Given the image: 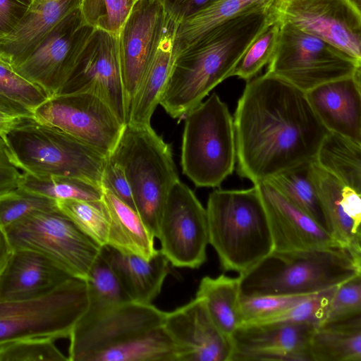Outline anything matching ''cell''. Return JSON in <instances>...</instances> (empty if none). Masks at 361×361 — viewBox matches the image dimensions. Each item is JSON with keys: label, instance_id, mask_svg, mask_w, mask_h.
Returning <instances> with one entry per match:
<instances>
[{"label": "cell", "instance_id": "cell-49", "mask_svg": "<svg viewBox=\"0 0 361 361\" xmlns=\"http://www.w3.org/2000/svg\"><path fill=\"white\" fill-rule=\"evenodd\" d=\"M12 251L13 247L4 230L0 228V274L6 264Z\"/></svg>", "mask_w": 361, "mask_h": 361}, {"label": "cell", "instance_id": "cell-11", "mask_svg": "<svg viewBox=\"0 0 361 361\" xmlns=\"http://www.w3.org/2000/svg\"><path fill=\"white\" fill-rule=\"evenodd\" d=\"M4 230L13 249L39 252L85 281L102 249L58 208L34 212Z\"/></svg>", "mask_w": 361, "mask_h": 361}, {"label": "cell", "instance_id": "cell-44", "mask_svg": "<svg viewBox=\"0 0 361 361\" xmlns=\"http://www.w3.org/2000/svg\"><path fill=\"white\" fill-rule=\"evenodd\" d=\"M101 186L109 190L121 201L135 210L131 189L124 170L109 156L106 157Z\"/></svg>", "mask_w": 361, "mask_h": 361}, {"label": "cell", "instance_id": "cell-20", "mask_svg": "<svg viewBox=\"0 0 361 361\" xmlns=\"http://www.w3.org/2000/svg\"><path fill=\"white\" fill-rule=\"evenodd\" d=\"M255 185L266 212L274 251L341 247L326 230L269 183Z\"/></svg>", "mask_w": 361, "mask_h": 361}, {"label": "cell", "instance_id": "cell-25", "mask_svg": "<svg viewBox=\"0 0 361 361\" xmlns=\"http://www.w3.org/2000/svg\"><path fill=\"white\" fill-rule=\"evenodd\" d=\"M178 23L168 16L157 52L133 99L127 123L149 126L179 53Z\"/></svg>", "mask_w": 361, "mask_h": 361}, {"label": "cell", "instance_id": "cell-50", "mask_svg": "<svg viewBox=\"0 0 361 361\" xmlns=\"http://www.w3.org/2000/svg\"><path fill=\"white\" fill-rule=\"evenodd\" d=\"M357 8L360 9V0H350Z\"/></svg>", "mask_w": 361, "mask_h": 361}, {"label": "cell", "instance_id": "cell-35", "mask_svg": "<svg viewBox=\"0 0 361 361\" xmlns=\"http://www.w3.org/2000/svg\"><path fill=\"white\" fill-rule=\"evenodd\" d=\"M281 26V20L270 8L266 22L235 65L231 77L250 80L269 63L276 50Z\"/></svg>", "mask_w": 361, "mask_h": 361}, {"label": "cell", "instance_id": "cell-46", "mask_svg": "<svg viewBox=\"0 0 361 361\" xmlns=\"http://www.w3.org/2000/svg\"><path fill=\"white\" fill-rule=\"evenodd\" d=\"M31 3L32 0H0V39L18 24Z\"/></svg>", "mask_w": 361, "mask_h": 361}, {"label": "cell", "instance_id": "cell-47", "mask_svg": "<svg viewBox=\"0 0 361 361\" xmlns=\"http://www.w3.org/2000/svg\"><path fill=\"white\" fill-rule=\"evenodd\" d=\"M167 15L177 23L197 13L214 0H160Z\"/></svg>", "mask_w": 361, "mask_h": 361}, {"label": "cell", "instance_id": "cell-28", "mask_svg": "<svg viewBox=\"0 0 361 361\" xmlns=\"http://www.w3.org/2000/svg\"><path fill=\"white\" fill-rule=\"evenodd\" d=\"M309 355L310 361H361V314L315 326Z\"/></svg>", "mask_w": 361, "mask_h": 361}, {"label": "cell", "instance_id": "cell-10", "mask_svg": "<svg viewBox=\"0 0 361 361\" xmlns=\"http://www.w3.org/2000/svg\"><path fill=\"white\" fill-rule=\"evenodd\" d=\"M360 68L361 61L338 47L282 22L267 72L306 92L323 83L352 75Z\"/></svg>", "mask_w": 361, "mask_h": 361}, {"label": "cell", "instance_id": "cell-48", "mask_svg": "<svg viewBox=\"0 0 361 361\" xmlns=\"http://www.w3.org/2000/svg\"><path fill=\"white\" fill-rule=\"evenodd\" d=\"M26 118L0 106V137L6 142L8 134Z\"/></svg>", "mask_w": 361, "mask_h": 361}, {"label": "cell", "instance_id": "cell-24", "mask_svg": "<svg viewBox=\"0 0 361 361\" xmlns=\"http://www.w3.org/2000/svg\"><path fill=\"white\" fill-rule=\"evenodd\" d=\"M101 252L129 300L152 303L159 295L170 271V263L159 250L150 259L123 253L107 245L102 247Z\"/></svg>", "mask_w": 361, "mask_h": 361}, {"label": "cell", "instance_id": "cell-33", "mask_svg": "<svg viewBox=\"0 0 361 361\" xmlns=\"http://www.w3.org/2000/svg\"><path fill=\"white\" fill-rule=\"evenodd\" d=\"M48 99L42 89L0 59V106L25 118H33L37 109Z\"/></svg>", "mask_w": 361, "mask_h": 361}, {"label": "cell", "instance_id": "cell-39", "mask_svg": "<svg viewBox=\"0 0 361 361\" xmlns=\"http://www.w3.org/2000/svg\"><path fill=\"white\" fill-rule=\"evenodd\" d=\"M309 295H240L239 305L240 325L266 322L289 310Z\"/></svg>", "mask_w": 361, "mask_h": 361}, {"label": "cell", "instance_id": "cell-41", "mask_svg": "<svg viewBox=\"0 0 361 361\" xmlns=\"http://www.w3.org/2000/svg\"><path fill=\"white\" fill-rule=\"evenodd\" d=\"M336 287L310 295L289 310L262 323L310 324L317 326L325 320Z\"/></svg>", "mask_w": 361, "mask_h": 361}, {"label": "cell", "instance_id": "cell-16", "mask_svg": "<svg viewBox=\"0 0 361 361\" xmlns=\"http://www.w3.org/2000/svg\"><path fill=\"white\" fill-rule=\"evenodd\" d=\"M82 92L100 97L123 124L127 123L118 35L95 29L58 95Z\"/></svg>", "mask_w": 361, "mask_h": 361}, {"label": "cell", "instance_id": "cell-8", "mask_svg": "<svg viewBox=\"0 0 361 361\" xmlns=\"http://www.w3.org/2000/svg\"><path fill=\"white\" fill-rule=\"evenodd\" d=\"M181 147L183 173L197 186L215 188L236 161L233 117L213 93L185 116Z\"/></svg>", "mask_w": 361, "mask_h": 361}, {"label": "cell", "instance_id": "cell-5", "mask_svg": "<svg viewBox=\"0 0 361 361\" xmlns=\"http://www.w3.org/2000/svg\"><path fill=\"white\" fill-rule=\"evenodd\" d=\"M361 274V257L342 247L273 251L238 275L240 295H311Z\"/></svg>", "mask_w": 361, "mask_h": 361}, {"label": "cell", "instance_id": "cell-30", "mask_svg": "<svg viewBox=\"0 0 361 361\" xmlns=\"http://www.w3.org/2000/svg\"><path fill=\"white\" fill-rule=\"evenodd\" d=\"M275 0H214L178 23L179 51L220 24L252 9L271 7Z\"/></svg>", "mask_w": 361, "mask_h": 361}, {"label": "cell", "instance_id": "cell-3", "mask_svg": "<svg viewBox=\"0 0 361 361\" xmlns=\"http://www.w3.org/2000/svg\"><path fill=\"white\" fill-rule=\"evenodd\" d=\"M270 11L259 8L216 26L180 50L159 104L173 118L182 119L231 73L262 29Z\"/></svg>", "mask_w": 361, "mask_h": 361}, {"label": "cell", "instance_id": "cell-36", "mask_svg": "<svg viewBox=\"0 0 361 361\" xmlns=\"http://www.w3.org/2000/svg\"><path fill=\"white\" fill-rule=\"evenodd\" d=\"M58 209L100 247L106 245L109 216L103 198L99 200H56Z\"/></svg>", "mask_w": 361, "mask_h": 361}, {"label": "cell", "instance_id": "cell-22", "mask_svg": "<svg viewBox=\"0 0 361 361\" xmlns=\"http://www.w3.org/2000/svg\"><path fill=\"white\" fill-rule=\"evenodd\" d=\"M305 94L327 131L361 143L360 71L319 85Z\"/></svg>", "mask_w": 361, "mask_h": 361}, {"label": "cell", "instance_id": "cell-17", "mask_svg": "<svg viewBox=\"0 0 361 361\" xmlns=\"http://www.w3.org/2000/svg\"><path fill=\"white\" fill-rule=\"evenodd\" d=\"M167 18L160 0H136L118 36L128 118L135 96L157 52Z\"/></svg>", "mask_w": 361, "mask_h": 361}, {"label": "cell", "instance_id": "cell-14", "mask_svg": "<svg viewBox=\"0 0 361 361\" xmlns=\"http://www.w3.org/2000/svg\"><path fill=\"white\" fill-rule=\"evenodd\" d=\"M94 30L85 22L78 8L63 18L23 62L13 68L42 89L49 99L56 97Z\"/></svg>", "mask_w": 361, "mask_h": 361}, {"label": "cell", "instance_id": "cell-31", "mask_svg": "<svg viewBox=\"0 0 361 361\" xmlns=\"http://www.w3.org/2000/svg\"><path fill=\"white\" fill-rule=\"evenodd\" d=\"M314 161L343 185L361 192V143L328 131Z\"/></svg>", "mask_w": 361, "mask_h": 361}, {"label": "cell", "instance_id": "cell-21", "mask_svg": "<svg viewBox=\"0 0 361 361\" xmlns=\"http://www.w3.org/2000/svg\"><path fill=\"white\" fill-rule=\"evenodd\" d=\"M72 277L45 255L15 248L0 274V301L41 297Z\"/></svg>", "mask_w": 361, "mask_h": 361}, {"label": "cell", "instance_id": "cell-1", "mask_svg": "<svg viewBox=\"0 0 361 361\" xmlns=\"http://www.w3.org/2000/svg\"><path fill=\"white\" fill-rule=\"evenodd\" d=\"M233 123L238 172L253 185L314 161L328 132L305 92L267 72L248 80Z\"/></svg>", "mask_w": 361, "mask_h": 361}, {"label": "cell", "instance_id": "cell-26", "mask_svg": "<svg viewBox=\"0 0 361 361\" xmlns=\"http://www.w3.org/2000/svg\"><path fill=\"white\" fill-rule=\"evenodd\" d=\"M102 190L109 216L106 245L123 253L150 259L158 251L153 233L134 209L109 190Z\"/></svg>", "mask_w": 361, "mask_h": 361}, {"label": "cell", "instance_id": "cell-37", "mask_svg": "<svg viewBox=\"0 0 361 361\" xmlns=\"http://www.w3.org/2000/svg\"><path fill=\"white\" fill-rule=\"evenodd\" d=\"M85 281L90 299L89 307H102L129 300L101 251Z\"/></svg>", "mask_w": 361, "mask_h": 361}, {"label": "cell", "instance_id": "cell-45", "mask_svg": "<svg viewBox=\"0 0 361 361\" xmlns=\"http://www.w3.org/2000/svg\"><path fill=\"white\" fill-rule=\"evenodd\" d=\"M23 173L15 164L6 142L0 137V194L18 188Z\"/></svg>", "mask_w": 361, "mask_h": 361}, {"label": "cell", "instance_id": "cell-18", "mask_svg": "<svg viewBox=\"0 0 361 361\" xmlns=\"http://www.w3.org/2000/svg\"><path fill=\"white\" fill-rule=\"evenodd\" d=\"M315 326L283 323L240 325L231 336L229 361H310Z\"/></svg>", "mask_w": 361, "mask_h": 361}, {"label": "cell", "instance_id": "cell-27", "mask_svg": "<svg viewBox=\"0 0 361 361\" xmlns=\"http://www.w3.org/2000/svg\"><path fill=\"white\" fill-rule=\"evenodd\" d=\"M312 171L328 233L341 247L361 257V228L345 212L342 202L345 185L314 160Z\"/></svg>", "mask_w": 361, "mask_h": 361}, {"label": "cell", "instance_id": "cell-19", "mask_svg": "<svg viewBox=\"0 0 361 361\" xmlns=\"http://www.w3.org/2000/svg\"><path fill=\"white\" fill-rule=\"evenodd\" d=\"M164 326L178 350V361L230 360L231 338L214 323L202 299L166 312Z\"/></svg>", "mask_w": 361, "mask_h": 361}, {"label": "cell", "instance_id": "cell-2", "mask_svg": "<svg viewBox=\"0 0 361 361\" xmlns=\"http://www.w3.org/2000/svg\"><path fill=\"white\" fill-rule=\"evenodd\" d=\"M166 312L131 300L89 307L69 338L71 361H178Z\"/></svg>", "mask_w": 361, "mask_h": 361}, {"label": "cell", "instance_id": "cell-7", "mask_svg": "<svg viewBox=\"0 0 361 361\" xmlns=\"http://www.w3.org/2000/svg\"><path fill=\"white\" fill-rule=\"evenodd\" d=\"M6 144L23 173L78 178L101 185L106 156L56 128L26 118L8 134Z\"/></svg>", "mask_w": 361, "mask_h": 361}, {"label": "cell", "instance_id": "cell-40", "mask_svg": "<svg viewBox=\"0 0 361 361\" xmlns=\"http://www.w3.org/2000/svg\"><path fill=\"white\" fill-rule=\"evenodd\" d=\"M57 209L56 200L18 187L0 194V228L39 210Z\"/></svg>", "mask_w": 361, "mask_h": 361}, {"label": "cell", "instance_id": "cell-6", "mask_svg": "<svg viewBox=\"0 0 361 361\" xmlns=\"http://www.w3.org/2000/svg\"><path fill=\"white\" fill-rule=\"evenodd\" d=\"M109 156L123 169L135 210L157 238L166 198L180 180L170 145L151 125L126 123Z\"/></svg>", "mask_w": 361, "mask_h": 361}, {"label": "cell", "instance_id": "cell-42", "mask_svg": "<svg viewBox=\"0 0 361 361\" xmlns=\"http://www.w3.org/2000/svg\"><path fill=\"white\" fill-rule=\"evenodd\" d=\"M50 338H30L0 346V361L68 360Z\"/></svg>", "mask_w": 361, "mask_h": 361}, {"label": "cell", "instance_id": "cell-43", "mask_svg": "<svg viewBox=\"0 0 361 361\" xmlns=\"http://www.w3.org/2000/svg\"><path fill=\"white\" fill-rule=\"evenodd\" d=\"M361 314V274L338 285L332 295L323 323Z\"/></svg>", "mask_w": 361, "mask_h": 361}, {"label": "cell", "instance_id": "cell-38", "mask_svg": "<svg viewBox=\"0 0 361 361\" xmlns=\"http://www.w3.org/2000/svg\"><path fill=\"white\" fill-rule=\"evenodd\" d=\"M136 0H80L85 22L96 30L118 35Z\"/></svg>", "mask_w": 361, "mask_h": 361}, {"label": "cell", "instance_id": "cell-13", "mask_svg": "<svg viewBox=\"0 0 361 361\" xmlns=\"http://www.w3.org/2000/svg\"><path fill=\"white\" fill-rule=\"evenodd\" d=\"M157 238L161 244L159 250L174 267L197 269L207 260L206 208L180 180L166 198Z\"/></svg>", "mask_w": 361, "mask_h": 361}, {"label": "cell", "instance_id": "cell-23", "mask_svg": "<svg viewBox=\"0 0 361 361\" xmlns=\"http://www.w3.org/2000/svg\"><path fill=\"white\" fill-rule=\"evenodd\" d=\"M80 4V0H32L18 24L0 39V59L12 68L18 66Z\"/></svg>", "mask_w": 361, "mask_h": 361}, {"label": "cell", "instance_id": "cell-9", "mask_svg": "<svg viewBox=\"0 0 361 361\" xmlns=\"http://www.w3.org/2000/svg\"><path fill=\"white\" fill-rule=\"evenodd\" d=\"M89 306L86 281L74 277L41 297L0 301V346L30 338L69 337Z\"/></svg>", "mask_w": 361, "mask_h": 361}, {"label": "cell", "instance_id": "cell-34", "mask_svg": "<svg viewBox=\"0 0 361 361\" xmlns=\"http://www.w3.org/2000/svg\"><path fill=\"white\" fill-rule=\"evenodd\" d=\"M20 187L54 200H99L103 198L101 185L78 178H37L23 173Z\"/></svg>", "mask_w": 361, "mask_h": 361}, {"label": "cell", "instance_id": "cell-12", "mask_svg": "<svg viewBox=\"0 0 361 361\" xmlns=\"http://www.w3.org/2000/svg\"><path fill=\"white\" fill-rule=\"evenodd\" d=\"M37 121L56 128L109 156L124 128L109 105L89 93L59 94L35 111Z\"/></svg>", "mask_w": 361, "mask_h": 361}, {"label": "cell", "instance_id": "cell-4", "mask_svg": "<svg viewBox=\"0 0 361 361\" xmlns=\"http://www.w3.org/2000/svg\"><path fill=\"white\" fill-rule=\"evenodd\" d=\"M209 244L226 271L244 274L274 251L269 223L255 185L213 190L207 207Z\"/></svg>", "mask_w": 361, "mask_h": 361}, {"label": "cell", "instance_id": "cell-15", "mask_svg": "<svg viewBox=\"0 0 361 361\" xmlns=\"http://www.w3.org/2000/svg\"><path fill=\"white\" fill-rule=\"evenodd\" d=\"M271 10L361 61V13L350 0H275Z\"/></svg>", "mask_w": 361, "mask_h": 361}, {"label": "cell", "instance_id": "cell-29", "mask_svg": "<svg viewBox=\"0 0 361 361\" xmlns=\"http://www.w3.org/2000/svg\"><path fill=\"white\" fill-rule=\"evenodd\" d=\"M195 297L202 300L214 323L231 338L240 325L239 276L231 277L224 274L216 277L204 276L199 283Z\"/></svg>", "mask_w": 361, "mask_h": 361}, {"label": "cell", "instance_id": "cell-32", "mask_svg": "<svg viewBox=\"0 0 361 361\" xmlns=\"http://www.w3.org/2000/svg\"><path fill=\"white\" fill-rule=\"evenodd\" d=\"M312 161H307L284 170L264 181L326 230L321 203L313 180Z\"/></svg>", "mask_w": 361, "mask_h": 361}]
</instances>
